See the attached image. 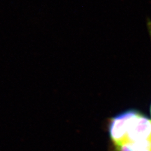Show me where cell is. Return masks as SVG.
I'll return each mask as SVG.
<instances>
[{
	"instance_id": "obj_1",
	"label": "cell",
	"mask_w": 151,
	"mask_h": 151,
	"mask_svg": "<svg viewBox=\"0 0 151 151\" xmlns=\"http://www.w3.org/2000/svg\"><path fill=\"white\" fill-rule=\"evenodd\" d=\"M108 132L113 146L151 140V119L141 111L128 109L109 119Z\"/></svg>"
},
{
	"instance_id": "obj_2",
	"label": "cell",
	"mask_w": 151,
	"mask_h": 151,
	"mask_svg": "<svg viewBox=\"0 0 151 151\" xmlns=\"http://www.w3.org/2000/svg\"><path fill=\"white\" fill-rule=\"evenodd\" d=\"M147 28H148V35L150 36V39L151 42V20H150L149 18L147 19ZM150 116H151V103L150 106Z\"/></svg>"
}]
</instances>
